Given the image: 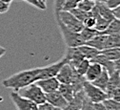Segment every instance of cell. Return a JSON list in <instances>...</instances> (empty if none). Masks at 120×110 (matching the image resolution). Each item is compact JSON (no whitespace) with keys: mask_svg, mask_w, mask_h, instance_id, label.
<instances>
[{"mask_svg":"<svg viewBox=\"0 0 120 110\" xmlns=\"http://www.w3.org/2000/svg\"><path fill=\"white\" fill-rule=\"evenodd\" d=\"M39 72H40V67L20 71L5 78L2 81V84L6 88L12 89L13 91H19L20 89L38 81Z\"/></svg>","mask_w":120,"mask_h":110,"instance_id":"6da1fadb","label":"cell"},{"mask_svg":"<svg viewBox=\"0 0 120 110\" xmlns=\"http://www.w3.org/2000/svg\"><path fill=\"white\" fill-rule=\"evenodd\" d=\"M55 18H56L58 28L60 30V33H61V35H62V37H63L67 47H78L80 45L85 44V41L83 40L80 33L73 32V31L67 28L62 23V21L59 19V17L56 14H55Z\"/></svg>","mask_w":120,"mask_h":110,"instance_id":"7a4b0ae2","label":"cell"},{"mask_svg":"<svg viewBox=\"0 0 120 110\" xmlns=\"http://www.w3.org/2000/svg\"><path fill=\"white\" fill-rule=\"evenodd\" d=\"M17 92L19 93V95L35 102L37 105L46 102V94L42 91V89L35 82L31 83Z\"/></svg>","mask_w":120,"mask_h":110,"instance_id":"3957f363","label":"cell"},{"mask_svg":"<svg viewBox=\"0 0 120 110\" xmlns=\"http://www.w3.org/2000/svg\"><path fill=\"white\" fill-rule=\"evenodd\" d=\"M83 91L85 93V96L94 103L102 102L108 99L107 93L94 85L91 81H85L83 82Z\"/></svg>","mask_w":120,"mask_h":110,"instance_id":"277c9868","label":"cell"},{"mask_svg":"<svg viewBox=\"0 0 120 110\" xmlns=\"http://www.w3.org/2000/svg\"><path fill=\"white\" fill-rule=\"evenodd\" d=\"M57 16L59 17V19L62 21V23L69 28L70 30L73 31V32L76 33H80V31L84 28L83 23L78 20L74 15L69 12V11H60L58 12H54Z\"/></svg>","mask_w":120,"mask_h":110,"instance_id":"5b68a950","label":"cell"},{"mask_svg":"<svg viewBox=\"0 0 120 110\" xmlns=\"http://www.w3.org/2000/svg\"><path fill=\"white\" fill-rule=\"evenodd\" d=\"M11 99L17 110H37L38 105L35 102L22 97L17 91L11 92Z\"/></svg>","mask_w":120,"mask_h":110,"instance_id":"8992f818","label":"cell"},{"mask_svg":"<svg viewBox=\"0 0 120 110\" xmlns=\"http://www.w3.org/2000/svg\"><path fill=\"white\" fill-rule=\"evenodd\" d=\"M69 62L68 58L64 56V57H62L60 60H58L55 63H52L51 65L45 66V67H40V72H39V80L42 78H47V77H55L57 75V73L59 72V70L61 69V67Z\"/></svg>","mask_w":120,"mask_h":110,"instance_id":"52a82bcc","label":"cell"},{"mask_svg":"<svg viewBox=\"0 0 120 110\" xmlns=\"http://www.w3.org/2000/svg\"><path fill=\"white\" fill-rule=\"evenodd\" d=\"M75 72H76L75 69L72 68L69 64V62H67L61 67V69L59 70L55 77L60 83H71Z\"/></svg>","mask_w":120,"mask_h":110,"instance_id":"ba28073f","label":"cell"},{"mask_svg":"<svg viewBox=\"0 0 120 110\" xmlns=\"http://www.w3.org/2000/svg\"><path fill=\"white\" fill-rule=\"evenodd\" d=\"M35 83L42 89V91L45 94H48V93L53 92L55 90H58V87L60 85V82L57 81V78L55 77L38 80L35 81Z\"/></svg>","mask_w":120,"mask_h":110,"instance_id":"9c48e42d","label":"cell"},{"mask_svg":"<svg viewBox=\"0 0 120 110\" xmlns=\"http://www.w3.org/2000/svg\"><path fill=\"white\" fill-rule=\"evenodd\" d=\"M46 102L53 104L54 106L61 108L63 110L66 108V106L68 104L67 100L62 96V94L60 93L58 90H55L53 92L46 94Z\"/></svg>","mask_w":120,"mask_h":110,"instance_id":"30bf717a","label":"cell"},{"mask_svg":"<svg viewBox=\"0 0 120 110\" xmlns=\"http://www.w3.org/2000/svg\"><path fill=\"white\" fill-rule=\"evenodd\" d=\"M84 97H85V93L83 90L75 93V95L68 102V104L64 110H80L82 107V104H83Z\"/></svg>","mask_w":120,"mask_h":110,"instance_id":"8fae6325","label":"cell"},{"mask_svg":"<svg viewBox=\"0 0 120 110\" xmlns=\"http://www.w3.org/2000/svg\"><path fill=\"white\" fill-rule=\"evenodd\" d=\"M103 70V67L99 64V63H96V62H91L90 64L86 74L84 75V77L85 80L88 81H94L95 78L101 74Z\"/></svg>","mask_w":120,"mask_h":110,"instance_id":"7c38bea8","label":"cell"},{"mask_svg":"<svg viewBox=\"0 0 120 110\" xmlns=\"http://www.w3.org/2000/svg\"><path fill=\"white\" fill-rule=\"evenodd\" d=\"M106 38H107V35H104V34L100 33L97 36H95L94 37H93L92 39L86 41L85 44L94 47V48L97 49L98 51H103L105 49V42H106Z\"/></svg>","mask_w":120,"mask_h":110,"instance_id":"4fadbf2b","label":"cell"},{"mask_svg":"<svg viewBox=\"0 0 120 110\" xmlns=\"http://www.w3.org/2000/svg\"><path fill=\"white\" fill-rule=\"evenodd\" d=\"M109 77H110V74L108 73V71L103 68L101 74L95 78L94 81H92V83L94 85H95L96 87L100 88L101 90L106 92V88H107V85H108V81H109Z\"/></svg>","mask_w":120,"mask_h":110,"instance_id":"5bb4252c","label":"cell"},{"mask_svg":"<svg viewBox=\"0 0 120 110\" xmlns=\"http://www.w3.org/2000/svg\"><path fill=\"white\" fill-rule=\"evenodd\" d=\"M95 4L97 6L100 16H102L103 18L107 19L109 21H112L114 18V15L112 13V10L111 8H109L108 5L105 2H95Z\"/></svg>","mask_w":120,"mask_h":110,"instance_id":"9a60e30c","label":"cell"},{"mask_svg":"<svg viewBox=\"0 0 120 110\" xmlns=\"http://www.w3.org/2000/svg\"><path fill=\"white\" fill-rule=\"evenodd\" d=\"M58 91L62 94V96L67 100L68 102L75 95L74 89L71 83H60V85L58 87Z\"/></svg>","mask_w":120,"mask_h":110,"instance_id":"2e32d148","label":"cell"},{"mask_svg":"<svg viewBox=\"0 0 120 110\" xmlns=\"http://www.w3.org/2000/svg\"><path fill=\"white\" fill-rule=\"evenodd\" d=\"M78 49L81 52L82 56L88 59H92L93 57H94L95 56H97L101 52V51H98L97 49L94 48L92 46H89L87 44H83V45L78 46Z\"/></svg>","mask_w":120,"mask_h":110,"instance_id":"e0dca14e","label":"cell"},{"mask_svg":"<svg viewBox=\"0 0 120 110\" xmlns=\"http://www.w3.org/2000/svg\"><path fill=\"white\" fill-rule=\"evenodd\" d=\"M117 87H120V74L117 71H114L110 75L108 85L106 88V93L108 94Z\"/></svg>","mask_w":120,"mask_h":110,"instance_id":"ac0fdd59","label":"cell"},{"mask_svg":"<svg viewBox=\"0 0 120 110\" xmlns=\"http://www.w3.org/2000/svg\"><path fill=\"white\" fill-rule=\"evenodd\" d=\"M115 47H120V35L118 34H112L107 35L106 42H105V49H111L115 48Z\"/></svg>","mask_w":120,"mask_h":110,"instance_id":"d6986e66","label":"cell"},{"mask_svg":"<svg viewBox=\"0 0 120 110\" xmlns=\"http://www.w3.org/2000/svg\"><path fill=\"white\" fill-rule=\"evenodd\" d=\"M118 33H120V19L114 17L112 21H110L106 30L103 31L101 34L112 35V34H118Z\"/></svg>","mask_w":120,"mask_h":110,"instance_id":"ffe728a7","label":"cell"},{"mask_svg":"<svg viewBox=\"0 0 120 110\" xmlns=\"http://www.w3.org/2000/svg\"><path fill=\"white\" fill-rule=\"evenodd\" d=\"M101 53L110 60H117L120 59V47H115V48L106 49L101 51Z\"/></svg>","mask_w":120,"mask_h":110,"instance_id":"44dd1931","label":"cell"},{"mask_svg":"<svg viewBox=\"0 0 120 110\" xmlns=\"http://www.w3.org/2000/svg\"><path fill=\"white\" fill-rule=\"evenodd\" d=\"M98 34H100L97 30H95L94 28H87L84 27L81 31H80V35L83 38V40L86 42L90 39H92L93 37H94L95 36H97Z\"/></svg>","mask_w":120,"mask_h":110,"instance_id":"7402d4cb","label":"cell"},{"mask_svg":"<svg viewBox=\"0 0 120 110\" xmlns=\"http://www.w3.org/2000/svg\"><path fill=\"white\" fill-rule=\"evenodd\" d=\"M90 64H91V61H90V59L84 58V59H82V60L79 62L78 65H77L75 68H74V69H75V71H76L79 75L84 76V75L86 74V72H87V70H88Z\"/></svg>","mask_w":120,"mask_h":110,"instance_id":"603a6c76","label":"cell"},{"mask_svg":"<svg viewBox=\"0 0 120 110\" xmlns=\"http://www.w3.org/2000/svg\"><path fill=\"white\" fill-rule=\"evenodd\" d=\"M110 21L103 18L102 16H100V15H98V16L96 17V22H95V26H94V29L97 30L99 33H102L103 31L106 30V28L108 27Z\"/></svg>","mask_w":120,"mask_h":110,"instance_id":"cb8c5ba5","label":"cell"},{"mask_svg":"<svg viewBox=\"0 0 120 110\" xmlns=\"http://www.w3.org/2000/svg\"><path fill=\"white\" fill-rule=\"evenodd\" d=\"M69 12H71L74 16H75L78 20H80L81 22H83L90 14H91V12H85V11H82V10H80L79 8H74V9H72V10H71V11H69Z\"/></svg>","mask_w":120,"mask_h":110,"instance_id":"d4e9b609","label":"cell"},{"mask_svg":"<svg viewBox=\"0 0 120 110\" xmlns=\"http://www.w3.org/2000/svg\"><path fill=\"white\" fill-rule=\"evenodd\" d=\"M94 5L95 2L93 1V0H81L77 5V8L85 12H91V10L94 7Z\"/></svg>","mask_w":120,"mask_h":110,"instance_id":"484cf974","label":"cell"},{"mask_svg":"<svg viewBox=\"0 0 120 110\" xmlns=\"http://www.w3.org/2000/svg\"><path fill=\"white\" fill-rule=\"evenodd\" d=\"M104 105L106 106L107 110H120V102L108 98L103 102Z\"/></svg>","mask_w":120,"mask_h":110,"instance_id":"4316f807","label":"cell"},{"mask_svg":"<svg viewBox=\"0 0 120 110\" xmlns=\"http://www.w3.org/2000/svg\"><path fill=\"white\" fill-rule=\"evenodd\" d=\"M78 5V2L76 0H66L65 3L63 4L61 11H71L74 8H76Z\"/></svg>","mask_w":120,"mask_h":110,"instance_id":"83f0119b","label":"cell"},{"mask_svg":"<svg viewBox=\"0 0 120 110\" xmlns=\"http://www.w3.org/2000/svg\"><path fill=\"white\" fill-rule=\"evenodd\" d=\"M37 110H63V109L59 108L57 106H54L53 104H52L48 102H45L41 104H38Z\"/></svg>","mask_w":120,"mask_h":110,"instance_id":"f1b7e54d","label":"cell"},{"mask_svg":"<svg viewBox=\"0 0 120 110\" xmlns=\"http://www.w3.org/2000/svg\"><path fill=\"white\" fill-rule=\"evenodd\" d=\"M95 22H96V18L94 16H93L92 14H90L82 23H83L84 27H87V28H94Z\"/></svg>","mask_w":120,"mask_h":110,"instance_id":"f546056e","label":"cell"},{"mask_svg":"<svg viewBox=\"0 0 120 110\" xmlns=\"http://www.w3.org/2000/svg\"><path fill=\"white\" fill-rule=\"evenodd\" d=\"M80 110H95L94 109V103L92 102L86 96L84 97V101H83V104Z\"/></svg>","mask_w":120,"mask_h":110,"instance_id":"4dcf8cb0","label":"cell"},{"mask_svg":"<svg viewBox=\"0 0 120 110\" xmlns=\"http://www.w3.org/2000/svg\"><path fill=\"white\" fill-rule=\"evenodd\" d=\"M107 95H108V98L115 100L117 102H120V87H117V88L113 89L112 91L108 93Z\"/></svg>","mask_w":120,"mask_h":110,"instance_id":"1f68e13d","label":"cell"},{"mask_svg":"<svg viewBox=\"0 0 120 110\" xmlns=\"http://www.w3.org/2000/svg\"><path fill=\"white\" fill-rule=\"evenodd\" d=\"M23 1H26V2H28L29 4H31V5L36 7V8H38V9H40V10H46V6L43 5V4H41V3L38 1V0H23Z\"/></svg>","mask_w":120,"mask_h":110,"instance_id":"d6a6232c","label":"cell"},{"mask_svg":"<svg viewBox=\"0 0 120 110\" xmlns=\"http://www.w3.org/2000/svg\"><path fill=\"white\" fill-rule=\"evenodd\" d=\"M65 1L66 0H54V12H58L62 10Z\"/></svg>","mask_w":120,"mask_h":110,"instance_id":"836d02e7","label":"cell"},{"mask_svg":"<svg viewBox=\"0 0 120 110\" xmlns=\"http://www.w3.org/2000/svg\"><path fill=\"white\" fill-rule=\"evenodd\" d=\"M105 3L108 5L109 8H111L112 10L115 7H117L118 5H120V0H106Z\"/></svg>","mask_w":120,"mask_h":110,"instance_id":"e575fe53","label":"cell"},{"mask_svg":"<svg viewBox=\"0 0 120 110\" xmlns=\"http://www.w3.org/2000/svg\"><path fill=\"white\" fill-rule=\"evenodd\" d=\"M10 9V4H7L0 0V13H5L9 11Z\"/></svg>","mask_w":120,"mask_h":110,"instance_id":"d590c367","label":"cell"},{"mask_svg":"<svg viewBox=\"0 0 120 110\" xmlns=\"http://www.w3.org/2000/svg\"><path fill=\"white\" fill-rule=\"evenodd\" d=\"M94 109L95 110H107L103 102H94Z\"/></svg>","mask_w":120,"mask_h":110,"instance_id":"8d00e7d4","label":"cell"},{"mask_svg":"<svg viewBox=\"0 0 120 110\" xmlns=\"http://www.w3.org/2000/svg\"><path fill=\"white\" fill-rule=\"evenodd\" d=\"M112 13L114 15L115 18L120 19V5H118L117 7H115L114 9H112Z\"/></svg>","mask_w":120,"mask_h":110,"instance_id":"74e56055","label":"cell"},{"mask_svg":"<svg viewBox=\"0 0 120 110\" xmlns=\"http://www.w3.org/2000/svg\"><path fill=\"white\" fill-rule=\"evenodd\" d=\"M5 54H6V49L4 48V47L0 46V58H1Z\"/></svg>","mask_w":120,"mask_h":110,"instance_id":"f35d334b","label":"cell"},{"mask_svg":"<svg viewBox=\"0 0 120 110\" xmlns=\"http://www.w3.org/2000/svg\"><path fill=\"white\" fill-rule=\"evenodd\" d=\"M1 1H3V2H5V3H7V4H10V5H11L13 0H1Z\"/></svg>","mask_w":120,"mask_h":110,"instance_id":"ab89813d","label":"cell"},{"mask_svg":"<svg viewBox=\"0 0 120 110\" xmlns=\"http://www.w3.org/2000/svg\"><path fill=\"white\" fill-rule=\"evenodd\" d=\"M93 1H94V2H105L106 0H93Z\"/></svg>","mask_w":120,"mask_h":110,"instance_id":"60d3db41","label":"cell"},{"mask_svg":"<svg viewBox=\"0 0 120 110\" xmlns=\"http://www.w3.org/2000/svg\"><path fill=\"white\" fill-rule=\"evenodd\" d=\"M119 35H120V33H119Z\"/></svg>","mask_w":120,"mask_h":110,"instance_id":"b9f144b4","label":"cell"}]
</instances>
